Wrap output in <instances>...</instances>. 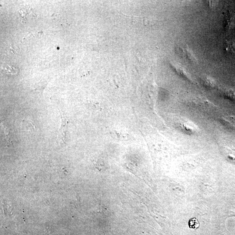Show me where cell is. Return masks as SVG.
<instances>
[{
    "mask_svg": "<svg viewBox=\"0 0 235 235\" xmlns=\"http://www.w3.org/2000/svg\"><path fill=\"white\" fill-rule=\"evenodd\" d=\"M61 126L59 130L58 138L59 142H65L66 139V135L67 130L69 121L66 118L61 114Z\"/></svg>",
    "mask_w": 235,
    "mask_h": 235,
    "instance_id": "1",
    "label": "cell"
},
{
    "mask_svg": "<svg viewBox=\"0 0 235 235\" xmlns=\"http://www.w3.org/2000/svg\"><path fill=\"white\" fill-rule=\"evenodd\" d=\"M127 17L132 18L135 23H139L141 25H148L151 22H150V19L147 17H136V16H130V15H126Z\"/></svg>",
    "mask_w": 235,
    "mask_h": 235,
    "instance_id": "2",
    "label": "cell"
},
{
    "mask_svg": "<svg viewBox=\"0 0 235 235\" xmlns=\"http://www.w3.org/2000/svg\"><path fill=\"white\" fill-rule=\"evenodd\" d=\"M179 52L182 56L187 58L188 60L194 62L195 58L193 55L192 51L187 47H180L179 50Z\"/></svg>",
    "mask_w": 235,
    "mask_h": 235,
    "instance_id": "3",
    "label": "cell"
},
{
    "mask_svg": "<svg viewBox=\"0 0 235 235\" xmlns=\"http://www.w3.org/2000/svg\"><path fill=\"white\" fill-rule=\"evenodd\" d=\"M173 67L175 69V71L177 72L178 74L179 75L185 78H187V79H189V77L188 75V74L186 72H185V70L184 69H182V68L181 67L179 66H178V65H175V64H172Z\"/></svg>",
    "mask_w": 235,
    "mask_h": 235,
    "instance_id": "4",
    "label": "cell"
},
{
    "mask_svg": "<svg viewBox=\"0 0 235 235\" xmlns=\"http://www.w3.org/2000/svg\"><path fill=\"white\" fill-rule=\"evenodd\" d=\"M202 81L205 86L208 88H213L215 85L214 81L208 76H204L202 78Z\"/></svg>",
    "mask_w": 235,
    "mask_h": 235,
    "instance_id": "5",
    "label": "cell"
},
{
    "mask_svg": "<svg viewBox=\"0 0 235 235\" xmlns=\"http://www.w3.org/2000/svg\"><path fill=\"white\" fill-rule=\"evenodd\" d=\"M4 71L6 73L10 75H15L17 73L18 70L15 68L6 65L4 68Z\"/></svg>",
    "mask_w": 235,
    "mask_h": 235,
    "instance_id": "6",
    "label": "cell"
},
{
    "mask_svg": "<svg viewBox=\"0 0 235 235\" xmlns=\"http://www.w3.org/2000/svg\"><path fill=\"white\" fill-rule=\"evenodd\" d=\"M189 226L192 229H197L199 228V223L196 218H192L189 222Z\"/></svg>",
    "mask_w": 235,
    "mask_h": 235,
    "instance_id": "7",
    "label": "cell"
}]
</instances>
